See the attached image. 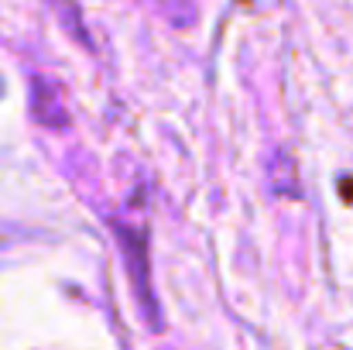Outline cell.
I'll return each mask as SVG.
<instances>
[{
    "mask_svg": "<svg viewBox=\"0 0 353 350\" xmlns=\"http://www.w3.org/2000/svg\"><path fill=\"white\" fill-rule=\"evenodd\" d=\"M114 237H117L120 251H123L127 275H130V282H134L137 302H141V309H148L151 330H161V316H158L154 292H151V282H148V240H144V233H141V231H130L127 224H117V220H114Z\"/></svg>",
    "mask_w": 353,
    "mask_h": 350,
    "instance_id": "cell-1",
    "label": "cell"
},
{
    "mask_svg": "<svg viewBox=\"0 0 353 350\" xmlns=\"http://www.w3.org/2000/svg\"><path fill=\"white\" fill-rule=\"evenodd\" d=\"M240 3H247V0H240Z\"/></svg>",
    "mask_w": 353,
    "mask_h": 350,
    "instance_id": "cell-2",
    "label": "cell"
}]
</instances>
